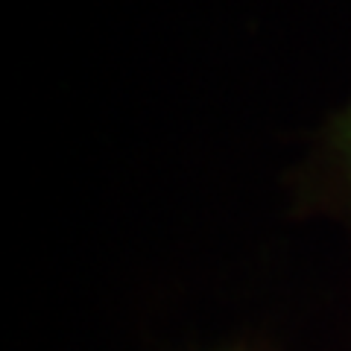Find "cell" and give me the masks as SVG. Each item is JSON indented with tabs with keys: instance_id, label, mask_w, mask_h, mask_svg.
<instances>
[{
	"instance_id": "6da1fadb",
	"label": "cell",
	"mask_w": 351,
	"mask_h": 351,
	"mask_svg": "<svg viewBox=\"0 0 351 351\" xmlns=\"http://www.w3.org/2000/svg\"><path fill=\"white\" fill-rule=\"evenodd\" d=\"M319 182L325 199H331L339 211L351 217V100L325 132Z\"/></svg>"
}]
</instances>
